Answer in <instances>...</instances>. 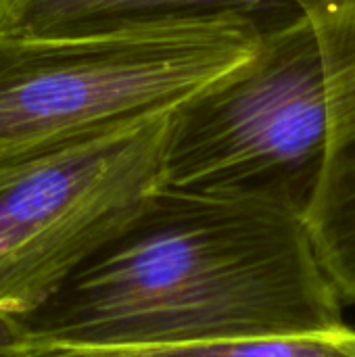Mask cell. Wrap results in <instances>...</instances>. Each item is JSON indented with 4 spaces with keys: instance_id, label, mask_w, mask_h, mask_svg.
I'll return each mask as SVG.
<instances>
[{
    "instance_id": "obj_7",
    "label": "cell",
    "mask_w": 355,
    "mask_h": 357,
    "mask_svg": "<svg viewBox=\"0 0 355 357\" xmlns=\"http://www.w3.org/2000/svg\"><path fill=\"white\" fill-rule=\"evenodd\" d=\"M15 354L17 357H355V331L341 324L310 333L157 345H73L19 339Z\"/></svg>"
},
{
    "instance_id": "obj_4",
    "label": "cell",
    "mask_w": 355,
    "mask_h": 357,
    "mask_svg": "<svg viewBox=\"0 0 355 357\" xmlns=\"http://www.w3.org/2000/svg\"><path fill=\"white\" fill-rule=\"evenodd\" d=\"M167 115L0 167V314L44 303L161 186Z\"/></svg>"
},
{
    "instance_id": "obj_6",
    "label": "cell",
    "mask_w": 355,
    "mask_h": 357,
    "mask_svg": "<svg viewBox=\"0 0 355 357\" xmlns=\"http://www.w3.org/2000/svg\"><path fill=\"white\" fill-rule=\"evenodd\" d=\"M305 17L299 0H0V33L73 36L239 21L262 38Z\"/></svg>"
},
{
    "instance_id": "obj_3",
    "label": "cell",
    "mask_w": 355,
    "mask_h": 357,
    "mask_svg": "<svg viewBox=\"0 0 355 357\" xmlns=\"http://www.w3.org/2000/svg\"><path fill=\"white\" fill-rule=\"evenodd\" d=\"M326 126L324 50L305 13L167 115L161 186L262 199L305 215Z\"/></svg>"
},
{
    "instance_id": "obj_2",
    "label": "cell",
    "mask_w": 355,
    "mask_h": 357,
    "mask_svg": "<svg viewBox=\"0 0 355 357\" xmlns=\"http://www.w3.org/2000/svg\"><path fill=\"white\" fill-rule=\"evenodd\" d=\"M259 42L239 21L0 33V167L163 117L245 63Z\"/></svg>"
},
{
    "instance_id": "obj_1",
    "label": "cell",
    "mask_w": 355,
    "mask_h": 357,
    "mask_svg": "<svg viewBox=\"0 0 355 357\" xmlns=\"http://www.w3.org/2000/svg\"><path fill=\"white\" fill-rule=\"evenodd\" d=\"M21 339L157 345L337 328L341 297L301 213L159 186L44 303Z\"/></svg>"
},
{
    "instance_id": "obj_5",
    "label": "cell",
    "mask_w": 355,
    "mask_h": 357,
    "mask_svg": "<svg viewBox=\"0 0 355 357\" xmlns=\"http://www.w3.org/2000/svg\"><path fill=\"white\" fill-rule=\"evenodd\" d=\"M326 65V153L303 215L318 264L339 297L355 301V0H299Z\"/></svg>"
},
{
    "instance_id": "obj_8",
    "label": "cell",
    "mask_w": 355,
    "mask_h": 357,
    "mask_svg": "<svg viewBox=\"0 0 355 357\" xmlns=\"http://www.w3.org/2000/svg\"><path fill=\"white\" fill-rule=\"evenodd\" d=\"M21 339L15 318L0 314V357H17L15 345Z\"/></svg>"
}]
</instances>
